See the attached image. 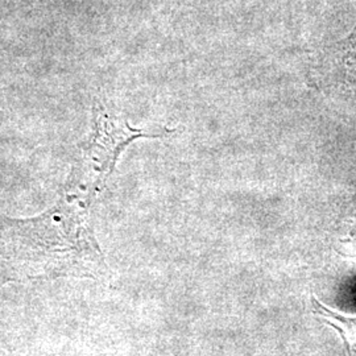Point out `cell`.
<instances>
[{
    "mask_svg": "<svg viewBox=\"0 0 356 356\" xmlns=\"http://www.w3.org/2000/svg\"><path fill=\"white\" fill-rule=\"evenodd\" d=\"M168 128H135L126 119L97 103L89 139L81 145V166L89 169L94 176V186H102L114 172L120 154L134 140L157 139L169 135Z\"/></svg>",
    "mask_w": 356,
    "mask_h": 356,
    "instance_id": "obj_1",
    "label": "cell"
},
{
    "mask_svg": "<svg viewBox=\"0 0 356 356\" xmlns=\"http://www.w3.org/2000/svg\"><path fill=\"white\" fill-rule=\"evenodd\" d=\"M332 51L347 78L356 81V23L351 33L332 47Z\"/></svg>",
    "mask_w": 356,
    "mask_h": 356,
    "instance_id": "obj_2",
    "label": "cell"
}]
</instances>
